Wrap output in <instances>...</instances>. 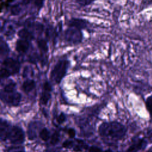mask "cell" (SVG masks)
I'll return each instance as SVG.
<instances>
[{"instance_id":"obj_1","label":"cell","mask_w":152,"mask_h":152,"mask_svg":"<svg viewBox=\"0 0 152 152\" xmlns=\"http://www.w3.org/2000/svg\"><path fill=\"white\" fill-rule=\"evenodd\" d=\"M98 132L103 138L112 141L122 140L126 133V127L121 123L112 121L102 123L98 128Z\"/></svg>"},{"instance_id":"obj_2","label":"cell","mask_w":152,"mask_h":152,"mask_svg":"<svg viewBox=\"0 0 152 152\" xmlns=\"http://www.w3.org/2000/svg\"><path fill=\"white\" fill-rule=\"evenodd\" d=\"M20 62L12 58H6L1 64L0 77L1 79L7 78L17 74L20 69Z\"/></svg>"},{"instance_id":"obj_3","label":"cell","mask_w":152,"mask_h":152,"mask_svg":"<svg viewBox=\"0 0 152 152\" xmlns=\"http://www.w3.org/2000/svg\"><path fill=\"white\" fill-rule=\"evenodd\" d=\"M69 65V62L68 60H59L55 65L50 72V77L51 80L55 84H59L63 78L65 76Z\"/></svg>"},{"instance_id":"obj_4","label":"cell","mask_w":152,"mask_h":152,"mask_svg":"<svg viewBox=\"0 0 152 152\" xmlns=\"http://www.w3.org/2000/svg\"><path fill=\"white\" fill-rule=\"evenodd\" d=\"M25 135L23 130L17 126H10L7 135L6 140L14 145H20L24 142Z\"/></svg>"},{"instance_id":"obj_5","label":"cell","mask_w":152,"mask_h":152,"mask_svg":"<svg viewBox=\"0 0 152 152\" xmlns=\"http://www.w3.org/2000/svg\"><path fill=\"white\" fill-rule=\"evenodd\" d=\"M1 99L2 102L6 104L12 106H17L21 100V94L17 90L11 91H1Z\"/></svg>"},{"instance_id":"obj_6","label":"cell","mask_w":152,"mask_h":152,"mask_svg":"<svg viewBox=\"0 0 152 152\" xmlns=\"http://www.w3.org/2000/svg\"><path fill=\"white\" fill-rule=\"evenodd\" d=\"M83 34L81 30L69 27L64 33L65 40L71 44H78L83 40Z\"/></svg>"},{"instance_id":"obj_7","label":"cell","mask_w":152,"mask_h":152,"mask_svg":"<svg viewBox=\"0 0 152 152\" xmlns=\"http://www.w3.org/2000/svg\"><path fill=\"white\" fill-rule=\"evenodd\" d=\"M147 145V141L144 138H137L132 141L131 145L124 152H138L145 148Z\"/></svg>"},{"instance_id":"obj_8","label":"cell","mask_w":152,"mask_h":152,"mask_svg":"<svg viewBox=\"0 0 152 152\" xmlns=\"http://www.w3.org/2000/svg\"><path fill=\"white\" fill-rule=\"evenodd\" d=\"M30 46V40L20 39H18L15 43V50L19 53L21 54L26 53L29 49Z\"/></svg>"},{"instance_id":"obj_9","label":"cell","mask_w":152,"mask_h":152,"mask_svg":"<svg viewBox=\"0 0 152 152\" xmlns=\"http://www.w3.org/2000/svg\"><path fill=\"white\" fill-rule=\"evenodd\" d=\"M88 25L87 20L83 18H71L68 22L69 27H74L80 30L85 28Z\"/></svg>"},{"instance_id":"obj_10","label":"cell","mask_w":152,"mask_h":152,"mask_svg":"<svg viewBox=\"0 0 152 152\" xmlns=\"http://www.w3.org/2000/svg\"><path fill=\"white\" fill-rule=\"evenodd\" d=\"M10 124L5 121L1 119L0 124V135H1V140L2 141H6L7 135L10 128Z\"/></svg>"},{"instance_id":"obj_11","label":"cell","mask_w":152,"mask_h":152,"mask_svg":"<svg viewBox=\"0 0 152 152\" xmlns=\"http://www.w3.org/2000/svg\"><path fill=\"white\" fill-rule=\"evenodd\" d=\"M36 87V83L34 80L27 79L22 84V89L26 93H28Z\"/></svg>"},{"instance_id":"obj_12","label":"cell","mask_w":152,"mask_h":152,"mask_svg":"<svg viewBox=\"0 0 152 152\" xmlns=\"http://www.w3.org/2000/svg\"><path fill=\"white\" fill-rule=\"evenodd\" d=\"M18 35L21 39H24L28 40H30L33 38L32 33L27 28H22L20 30L18 33Z\"/></svg>"},{"instance_id":"obj_13","label":"cell","mask_w":152,"mask_h":152,"mask_svg":"<svg viewBox=\"0 0 152 152\" xmlns=\"http://www.w3.org/2000/svg\"><path fill=\"white\" fill-rule=\"evenodd\" d=\"M51 98L50 91L43 90L40 97V102L43 105H46Z\"/></svg>"},{"instance_id":"obj_14","label":"cell","mask_w":152,"mask_h":152,"mask_svg":"<svg viewBox=\"0 0 152 152\" xmlns=\"http://www.w3.org/2000/svg\"><path fill=\"white\" fill-rule=\"evenodd\" d=\"M39 137L43 141H48L50 138L49 131L46 128H43L39 132Z\"/></svg>"},{"instance_id":"obj_15","label":"cell","mask_w":152,"mask_h":152,"mask_svg":"<svg viewBox=\"0 0 152 152\" xmlns=\"http://www.w3.org/2000/svg\"><path fill=\"white\" fill-rule=\"evenodd\" d=\"M37 46L39 49L43 53H46L48 51V45L47 42L44 39H39L37 40Z\"/></svg>"},{"instance_id":"obj_16","label":"cell","mask_w":152,"mask_h":152,"mask_svg":"<svg viewBox=\"0 0 152 152\" xmlns=\"http://www.w3.org/2000/svg\"><path fill=\"white\" fill-rule=\"evenodd\" d=\"M87 145L85 144V142L80 140H77V144H74L73 147V150L75 151H82L83 148H87Z\"/></svg>"},{"instance_id":"obj_17","label":"cell","mask_w":152,"mask_h":152,"mask_svg":"<svg viewBox=\"0 0 152 152\" xmlns=\"http://www.w3.org/2000/svg\"><path fill=\"white\" fill-rule=\"evenodd\" d=\"M10 51V49L7 44L2 39V37H1V48H0V53H1V56H2L4 55H6Z\"/></svg>"},{"instance_id":"obj_18","label":"cell","mask_w":152,"mask_h":152,"mask_svg":"<svg viewBox=\"0 0 152 152\" xmlns=\"http://www.w3.org/2000/svg\"><path fill=\"white\" fill-rule=\"evenodd\" d=\"M145 104L147 111L149 113L150 118L152 119V94L148 96L145 100Z\"/></svg>"},{"instance_id":"obj_19","label":"cell","mask_w":152,"mask_h":152,"mask_svg":"<svg viewBox=\"0 0 152 152\" xmlns=\"http://www.w3.org/2000/svg\"><path fill=\"white\" fill-rule=\"evenodd\" d=\"M59 133L58 131H55L52 135L50 136V142L52 145H54L56 144H58L59 141Z\"/></svg>"},{"instance_id":"obj_20","label":"cell","mask_w":152,"mask_h":152,"mask_svg":"<svg viewBox=\"0 0 152 152\" xmlns=\"http://www.w3.org/2000/svg\"><path fill=\"white\" fill-rule=\"evenodd\" d=\"M7 152H26L24 148L22 147H13L8 149Z\"/></svg>"},{"instance_id":"obj_21","label":"cell","mask_w":152,"mask_h":152,"mask_svg":"<svg viewBox=\"0 0 152 152\" xmlns=\"http://www.w3.org/2000/svg\"><path fill=\"white\" fill-rule=\"evenodd\" d=\"M74 145V142L72 140H66L62 143V147L66 148H70L73 147Z\"/></svg>"},{"instance_id":"obj_22","label":"cell","mask_w":152,"mask_h":152,"mask_svg":"<svg viewBox=\"0 0 152 152\" xmlns=\"http://www.w3.org/2000/svg\"><path fill=\"white\" fill-rule=\"evenodd\" d=\"M95 0H76L77 4L81 6H86L92 3Z\"/></svg>"},{"instance_id":"obj_23","label":"cell","mask_w":152,"mask_h":152,"mask_svg":"<svg viewBox=\"0 0 152 152\" xmlns=\"http://www.w3.org/2000/svg\"><path fill=\"white\" fill-rule=\"evenodd\" d=\"M87 152H104L100 148L96 146H90L87 147Z\"/></svg>"},{"instance_id":"obj_24","label":"cell","mask_w":152,"mask_h":152,"mask_svg":"<svg viewBox=\"0 0 152 152\" xmlns=\"http://www.w3.org/2000/svg\"><path fill=\"white\" fill-rule=\"evenodd\" d=\"M65 120H66V116L64 113H61L56 118V121L59 124L64 123Z\"/></svg>"},{"instance_id":"obj_25","label":"cell","mask_w":152,"mask_h":152,"mask_svg":"<svg viewBox=\"0 0 152 152\" xmlns=\"http://www.w3.org/2000/svg\"><path fill=\"white\" fill-rule=\"evenodd\" d=\"M43 90L50 91L52 90V87L51 84L49 81H45L43 85Z\"/></svg>"},{"instance_id":"obj_26","label":"cell","mask_w":152,"mask_h":152,"mask_svg":"<svg viewBox=\"0 0 152 152\" xmlns=\"http://www.w3.org/2000/svg\"><path fill=\"white\" fill-rule=\"evenodd\" d=\"M66 132L68 134V135H69V137L71 138H73L75 137V135H76V131L75 130L72 128H69L66 129Z\"/></svg>"},{"instance_id":"obj_27","label":"cell","mask_w":152,"mask_h":152,"mask_svg":"<svg viewBox=\"0 0 152 152\" xmlns=\"http://www.w3.org/2000/svg\"><path fill=\"white\" fill-rule=\"evenodd\" d=\"M34 5L39 9H40L43 5L45 0H33Z\"/></svg>"},{"instance_id":"obj_28","label":"cell","mask_w":152,"mask_h":152,"mask_svg":"<svg viewBox=\"0 0 152 152\" xmlns=\"http://www.w3.org/2000/svg\"><path fill=\"white\" fill-rule=\"evenodd\" d=\"M104 152H113L112 150H110V149H108V150H105V151H104Z\"/></svg>"},{"instance_id":"obj_29","label":"cell","mask_w":152,"mask_h":152,"mask_svg":"<svg viewBox=\"0 0 152 152\" xmlns=\"http://www.w3.org/2000/svg\"><path fill=\"white\" fill-rule=\"evenodd\" d=\"M146 152H152V151H151V150H148V151H146Z\"/></svg>"},{"instance_id":"obj_30","label":"cell","mask_w":152,"mask_h":152,"mask_svg":"<svg viewBox=\"0 0 152 152\" xmlns=\"http://www.w3.org/2000/svg\"><path fill=\"white\" fill-rule=\"evenodd\" d=\"M50 152H55V151H50Z\"/></svg>"}]
</instances>
